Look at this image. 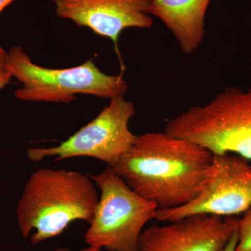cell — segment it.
<instances>
[{"instance_id": "cell-7", "label": "cell", "mask_w": 251, "mask_h": 251, "mask_svg": "<svg viewBox=\"0 0 251 251\" xmlns=\"http://www.w3.org/2000/svg\"><path fill=\"white\" fill-rule=\"evenodd\" d=\"M251 209V164L233 153L213 154L209 175L196 199L171 209H158L155 219L173 222L188 216L234 217Z\"/></svg>"}, {"instance_id": "cell-17", "label": "cell", "mask_w": 251, "mask_h": 251, "mask_svg": "<svg viewBox=\"0 0 251 251\" xmlns=\"http://www.w3.org/2000/svg\"></svg>"}, {"instance_id": "cell-4", "label": "cell", "mask_w": 251, "mask_h": 251, "mask_svg": "<svg viewBox=\"0 0 251 251\" xmlns=\"http://www.w3.org/2000/svg\"><path fill=\"white\" fill-rule=\"evenodd\" d=\"M4 60L11 76L22 83L15 96L24 101L69 103L77 94L110 100L125 97L128 90L122 75H107L92 60L68 69H48L33 62L19 46L6 52Z\"/></svg>"}, {"instance_id": "cell-11", "label": "cell", "mask_w": 251, "mask_h": 251, "mask_svg": "<svg viewBox=\"0 0 251 251\" xmlns=\"http://www.w3.org/2000/svg\"><path fill=\"white\" fill-rule=\"evenodd\" d=\"M238 244L236 251L251 250V209L239 219L237 226Z\"/></svg>"}, {"instance_id": "cell-16", "label": "cell", "mask_w": 251, "mask_h": 251, "mask_svg": "<svg viewBox=\"0 0 251 251\" xmlns=\"http://www.w3.org/2000/svg\"><path fill=\"white\" fill-rule=\"evenodd\" d=\"M251 251V250H250V251Z\"/></svg>"}, {"instance_id": "cell-15", "label": "cell", "mask_w": 251, "mask_h": 251, "mask_svg": "<svg viewBox=\"0 0 251 251\" xmlns=\"http://www.w3.org/2000/svg\"><path fill=\"white\" fill-rule=\"evenodd\" d=\"M54 251H103L102 249H97V248H94L92 247H89L87 248V249H82V250L79 251H74L71 250V249H68V248L66 247H62L58 248V249H56Z\"/></svg>"}, {"instance_id": "cell-13", "label": "cell", "mask_w": 251, "mask_h": 251, "mask_svg": "<svg viewBox=\"0 0 251 251\" xmlns=\"http://www.w3.org/2000/svg\"><path fill=\"white\" fill-rule=\"evenodd\" d=\"M238 244V232L237 230L234 232L233 235L232 236L231 239H229V242L227 243L224 251H236Z\"/></svg>"}, {"instance_id": "cell-1", "label": "cell", "mask_w": 251, "mask_h": 251, "mask_svg": "<svg viewBox=\"0 0 251 251\" xmlns=\"http://www.w3.org/2000/svg\"><path fill=\"white\" fill-rule=\"evenodd\" d=\"M213 153L166 132L138 135L133 146L112 167L115 174L158 209L185 205L199 196Z\"/></svg>"}, {"instance_id": "cell-6", "label": "cell", "mask_w": 251, "mask_h": 251, "mask_svg": "<svg viewBox=\"0 0 251 251\" xmlns=\"http://www.w3.org/2000/svg\"><path fill=\"white\" fill-rule=\"evenodd\" d=\"M135 107L124 97L110 99L92 121L84 126L65 141L50 148H31L27 150L33 163L53 157L58 161L75 157L97 158L112 167L133 146L137 136L129 128Z\"/></svg>"}, {"instance_id": "cell-9", "label": "cell", "mask_w": 251, "mask_h": 251, "mask_svg": "<svg viewBox=\"0 0 251 251\" xmlns=\"http://www.w3.org/2000/svg\"><path fill=\"white\" fill-rule=\"evenodd\" d=\"M56 14L78 27L90 28L115 46L127 28L151 29L150 0H54Z\"/></svg>"}, {"instance_id": "cell-12", "label": "cell", "mask_w": 251, "mask_h": 251, "mask_svg": "<svg viewBox=\"0 0 251 251\" xmlns=\"http://www.w3.org/2000/svg\"><path fill=\"white\" fill-rule=\"evenodd\" d=\"M5 54H0V91L9 83L12 78L11 74L9 72L5 64Z\"/></svg>"}, {"instance_id": "cell-5", "label": "cell", "mask_w": 251, "mask_h": 251, "mask_svg": "<svg viewBox=\"0 0 251 251\" xmlns=\"http://www.w3.org/2000/svg\"><path fill=\"white\" fill-rule=\"evenodd\" d=\"M90 176L100 193L86 244L108 251H138L140 234L155 219L158 206L133 191L110 167Z\"/></svg>"}, {"instance_id": "cell-2", "label": "cell", "mask_w": 251, "mask_h": 251, "mask_svg": "<svg viewBox=\"0 0 251 251\" xmlns=\"http://www.w3.org/2000/svg\"><path fill=\"white\" fill-rule=\"evenodd\" d=\"M99 195L91 176L40 168L31 173L16 207L18 228L34 245L57 237L75 221L90 224Z\"/></svg>"}, {"instance_id": "cell-10", "label": "cell", "mask_w": 251, "mask_h": 251, "mask_svg": "<svg viewBox=\"0 0 251 251\" xmlns=\"http://www.w3.org/2000/svg\"><path fill=\"white\" fill-rule=\"evenodd\" d=\"M211 0H150V14L171 31L185 54L199 49L205 35V16Z\"/></svg>"}, {"instance_id": "cell-8", "label": "cell", "mask_w": 251, "mask_h": 251, "mask_svg": "<svg viewBox=\"0 0 251 251\" xmlns=\"http://www.w3.org/2000/svg\"><path fill=\"white\" fill-rule=\"evenodd\" d=\"M239 219L212 215L188 216L140 234L138 251H224L237 229Z\"/></svg>"}, {"instance_id": "cell-14", "label": "cell", "mask_w": 251, "mask_h": 251, "mask_svg": "<svg viewBox=\"0 0 251 251\" xmlns=\"http://www.w3.org/2000/svg\"><path fill=\"white\" fill-rule=\"evenodd\" d=\"M14 1H15V0H0V13L1 12V11H2L5 7H6L8 5H9ZM5 53H6V52H5L4 50L0 46V54Z\"/></svg>"}, {"instance_id": "cell-3", "label": "cell", "mask_w": 251, "mask_h": 251, "mask_svg": "<svg viewBox=\"0 0 251 251\" xmlns=\"http://www.w3.org/2000/svg\"><path fill=\"white\" fill-rule=\"evenodd\" d=\"M164 131L214 155L233 153L251 161V87L225 89L207 103L172 118Z\"/></svg>"}]
</instances>
